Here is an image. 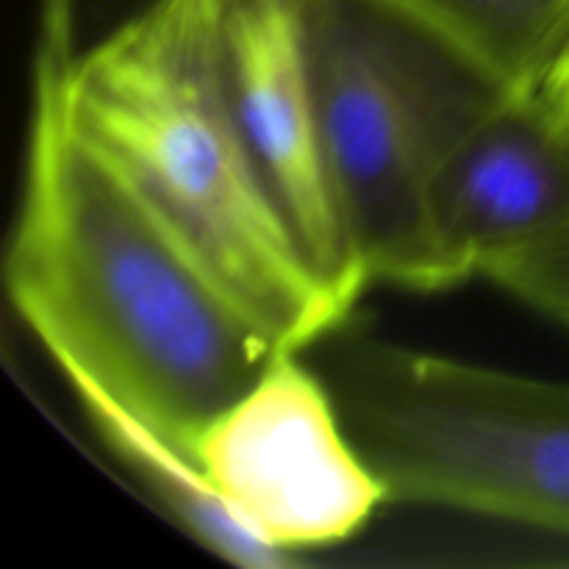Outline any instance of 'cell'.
I'll use <instances>...</instances> for the list:
<instances>
[{
    "instance_id": "6",
    "label": "cell",
    "mask_w": 569,
    "mask_h": 569,
    "mask_svg": "<svg viewBox=\"0 0 569 569\" xmlns=\"http://www.w3.org/2000/svg\"><path fill=\"white\" fill-rule=\"evenodd\" d=\"M569 217V111L548 92L500 94L433 181L428 228L439 289L487 278Z\"/></svg>"
},
{
    "instance_id": "8",
    "label": "cell",
    "mask_w": 569,
    "mask_h": 569,
    "mask_svg": "<svg viewBox=\"0 0 569 569\" xmlns=\"http://www.w3.org/2000/svg\"><path fill=\"white\" fill-rule=\"evenodd\" d=\"M76 400L111 453L139 478V483H144L156 503L194 542L237 567L272 569L292 565V559L261 542L231 515L192 450L153 431L148 422L128 415L111 400L98 395H76Z\"/></svg>"
},
{
    "instance_id": "5",
    "label": "cell",
    "mask_w": 569,
    "mask_h": 569,
    "mask_svg": "<svg viewBox=\"0 0 569 569\" xmlns=\"http://www.w3.org/2000/svg\"><path fill=\"white\" fill-rule=\"evenodd\" d=\"M226 70L233 111L267 189L320 281L356 309V270L328 172L306 0H228Z\"/></svg>"
},
{
    "instance_id": "10",
    "label": "cell",
    "mask_w": 569,
    "mask_h": 569,
    "mask_svg": "<svg viewBox=\"0 0 569 569\" xmlns=\"http://www.w3.org/2000/svg\"><path fill=\"white\" fill-rule=\"evenodd\" d=\"M487 278L533 311L569 328V217L548 237L498 261Z\"/></svg>"
},
{
    "instance_id": "9",
    "label": "cell",
    "mask_w": 569,
    "mask_h": 569,
    "mask_svg": "<svg viewBox=\"0 0 569 569\" xmlns=\"http://www.w3.org/2000/svg\"><path fill=\"white\" fill-rule=\"evenodd\" d=\"M153 3L156 0H39L33 67L67 76L81 56Z\"/></svg>"
},
{
    "instance_id": "2",
    "label": "cell",
    "mask_w": 569,
    "mask_h": 569,
    "mask_svg": "<svg viewBox=\"0 0 569 569\" xmlns=\"http://www.w3.org/2000/svg\"><path fill=\"white\" fill-rule=\"evenodd\" d=\"M228 0H156L61 76L78 137L281 350L348 322L261 178L226 70Z\"/></svg>"
},
{
    "instance_id": "4",
    "label": "cell",
    "mask_w": 569,
    "mask_h": 569,
    "mask_svg": "<svg viewBox=\"0 0 569 569\" xmlns=\"http://www.w3.org/2000/svg\"><path fill=\"white\" fill-rule=\"evenodd\" d=\"M194 453L231 515L292 561L356 537L389 503L328 381L292 350L206 426Z\"/></svg>"
},
{
    "instance_id": "1",
    "label": "cell",
    "mask_w": 569,
    "mask_h": 569,
    "mask_svg": "<svg viewBox=\"0 0 569 569\" xmlns=\"http://www.w3.org/2000/svg\"><path fill=\"white\" fill-rule=\"evenodd\" d=\"M6 289L72 395L111 400L192 453L287 353L78 137L61 76L42 67Z\"/></svg>"
},
{
    "instance_id": "7",
    "label": "cell",
    "mask_w": 569,
    "mask_h": 569,
    "mask_svg": "<svg viewBox=\"0 0 569 569\" xmlns=\"http://www.w3.org/2000/svg\"><path fill=\"white\" fill-rule=\"evenodd\" d=\"M503 94L548 87L569 53V0H389Z\"/></svg>"
},
{
    "instance_id": "3",
    "label": "cell",
    "mask_w": 569,
    "mask_h": 569,
    "mask_svg": "<svg viewBox=\"0 0 569 569\" xmlns=\"http://www.w3.org/2000/svg\"><path fill=\"white\" fill-rule=\"evenodd\" d=\"M328 172L356 270L433 292L428 209L461 133L500 98L389 0H306Z\"/></svg>"
}]
</instances>
